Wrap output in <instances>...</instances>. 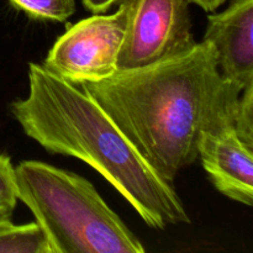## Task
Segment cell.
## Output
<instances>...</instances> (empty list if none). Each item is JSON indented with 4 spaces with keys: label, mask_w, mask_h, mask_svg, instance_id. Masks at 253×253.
<instances>
[{
    "label": "cell",
    "mask_w": 253,
    "mask_h": 253,
    "mask_svg": "<svg viewBox=\"0 0 253 253\" xmlns=\"http://www.w3.org/2000/svg\"><path fill=\"white\" fill-rule=\"evenodd\" d=\"M32 19L66 21L76 11L74 0H10Z\"/></svg>",
    "instance_id": "obj_9"
},
{
    "label": "cell",
    "mask_w": 253,
    "mask_h": 253,
    "mask_svg": "<svg viewBox=\"0 0 253 253\" xmlns=\"http://www.w3.org/2000/svg\"><path fill=\"white\" fill-rule=\"evenodd\" d=\"M189 4V0H131L118 71L143 68L192 48L197 41Z\"/></svg>",
    "instance_id": "obj_5"
},
{
    "label": "cell",
    "mask_w": 253,
    "mask_h": 253,
    "mask_svg": "<svg viewBox=\"0 0 253 253\" xmlns=\"http://www.w3.org/2000/svg\"><path fill=\"white\" fill-rule=\"evenodd\" d=\"M253 0H232L208 16L204 41L216 53L221 76L244 90L253 83Z\"/></svg>",
    "instance_id": "obj_6"
},
{
    "label": "cell",
    "mask_w": 253,
    "mask_h": 253,
    "mask_svg": "<svg viewBox=\"0 0 253 253\" xmlns=\"http://www.w3.org/2000/svg\"><path fill=\"white\" fill-rule=\"evenodd\" d=\"M130 15L131 0H121L114 14H95L71 25L49 49L43 66L77 85L109 78L118 71Z\"/></svg>",
    "instance_id": "obj_4"
},
{
    "label": "cell",
    "mask_w": 253,
    "mask_h": 253,
    "mask_svg": "<svg viewBox=\"0 0 253 253\" xmlns=\"http://www.w3.org/2000/svg\"><path fill=\"white\" fill-rule=\"evenodd\" d=\"M0 253H51L46 235L37 222L15 225L0 217Z\"/></svg>",
    "instance_id": "obj_8"
},
{
    "label": "cell",
    "mask_w": 253,
    "mask_h": 253,
    "mask_svg": "<svg viewBox=\"0 0 253 253\" xmlns=\"http://www.w3.org/2000/svg\"><path fill=\"white\" fill-rule=\"evenodd\" d=\"M190 2H195L205 11H215L217 7L221 6L226 0H189Z\"/></svg>",
    "instance_id": "obj_13"
},
{
    "label": "cell",
    "mask_w": 253,
    "mask_h": 253,
    "mask_svg": "<svg viewBox=\"0 0 253 253\" xmlns=\"http://www.w3.org/2000/svg\"><path fill=\"white\" fill-rule=\"evenodd\" d=\"M234 127L239 137L250 147H253V83L241 91L235 114Z\"/></svg>",
    "instance_id": "obj_10"
},
{
    "label": "cell",
    "mask_w": 253,
    "mask_h": 253,
    "mask_svg": "<svg viewBox=\"0 0 253 253\" xmlns=\"http://www.w3.org/2000/svg\"><path fill=\"white\" fill-rule=\"evenodd\" d=\"M15 183L17 200L32 211L51 253L145 252L85 178L41 161H22Z\"/></svg>",
    "instance_id": "obj_3"
},
{
    "label": "cell",
    "mask_w": 253,
    "mask_h": 253,
    "mask_svg": "<svg viewBox=\"0 0 253 253\" xmlns=\"http://www.w3.org/2000/svg\"><path fill=\"white\" fill-rule=\"evenodd\" d=\"M198 158L220 193L251 207L253 147L239 137L234 125L203 133L198 142Z\"/></svg>",
    "instance_id": "obj_7"
},
{
    "label": "cell",
    "mask_w": 253,
    "mask_h": 253,
    "mask_svg": "<svg viewBox=\"0 0 253 253\" xmlns=\"http://www.w3.org/2000/svg\"><path fill=\"white\" fill-rule=\"evenodd\" d=\"M25 135L51 153L78 158L103 175L147 226L189 224L172 183L157 174L103 108L82 88L30 63L29 94L10 105Z\"/></svg>",
    "instance_id": "obj_2"
},
{
    "label": "cell",
    "mask_w": 253,
    "mask_h": 253,
    "mask_svg": "<svg viewBox=\"0 0 253 253\" xmlns=\"http://www.w3.org/2000/svg\"><path fill=\"white\" fill-rule=\"evenodd\" d=\"M15 168L9 156L0 155V212L10 217L16 208Z\"/></svg>",
    "instance_id": "obj_11"
},
{
    "label": "cell",
    "mask_w": 253,
    "mask_h": 253,
    "mask_svg": "<svg viewBox=\"0 0 253 253\" xmlns=\"http://www.w3.org/2000/svg\"><path fill=\"white\" fill-rule=\"evenodd\" d=\"M81 86L172 184L198 160L203 133L234 125L242 91L221 76L214 47L204 40L158 63Z\"/></svg>",
    "instance_id": "obj_1"
},
{
    "label": "cell",
    "mask_w": 253,
    "mask_h": 253,
    "mask_svg": "<svg viewBox=\"0 0 253 253\" xmlns=\"http://www.w3.org/2000/svg\"><path fill=\"white\" fill-rule=\"evenodd\" d=\"M0 217H6V216H4V215H2L1 212H0Z\"/></svg>",
    "instance_id": "obj_14"
},
{
    "label": "cell",
    "mask_w": 253,
    "mask_h": 253,
    "mask_svg": "<svg viewBox=\"0 0 253 253\" xmlns=\"http://www.w3.org/2000/svg\"><path fill=\"white\" fill-rule=\"evenodd\" d=\"M82 1L89 11L94 12V14H101L110 9L114 4L120 0H82Z\"/></svg>",
    "instance_id": "obj_12"
}]
</instances>
